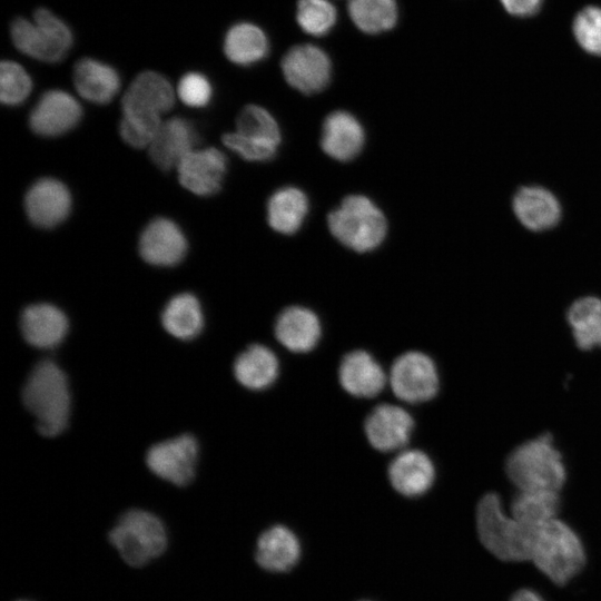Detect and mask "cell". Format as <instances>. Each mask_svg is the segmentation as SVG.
Returning a JSON list of instances; mask_svg holds the SVG:
<instances>
[{
    "label": "cell",
    "instance_id": "1",
    "mask_svg": "<svg viewBox=\"0 0 601 601\" xmlns=\"http://www.w3.org/2000/svg\"><path fill=\"white\" fill-rule=\"evenodd\" d=\"M504 467L518 491L559 492L566 480L562 453L549 433L519 444L508 455Z\"/></svg>",
    "mask_w": 601,
    "mask_h": 601
},
{
    "label": "cell",
    "instance_id": "2",
    "mask_svg": "<svg viewBox=\"0 0 601 601\" xmlns=\"http://www.w3.org/2000/svg\"><path fill=\"white\" fill-rule=\"evenodd\" d=\"M22 400L45 436L61 433L68 424L70 393L67 377L51 361L39 362L30 373Z\"/></svg>",
    "mask_w": 601,
    "mask_h": 601
},
{
    "label": "cell",
    "instance_id": "3",
    "mask_svg": "<svg viewBox=\"0 0 601 601\" xmlns=\"http://www.w3.org/2000/svg\"><path fill=\"white\" fill-rule=\"evenodd\" d=\"M579 535L563 521L553 519L534 530L531 559L558 585L566 584L585 564Z\"/></svg>",
    "mask_w": 601,
    "mask_h": 601
},
{
    "label": "cell",
    "instance_id": "4",
    "mask_svg": "<svg viewBox=\"0 0 601 601\" xmlns=\"http://www.w3.org/2000/svg\"><path fill=\"white\" fill-rule=\"evenodd\" d=\"M476 528L482 544L503 561L531 559L534 530L508 515L499 494L482 496L476 508Z\"/></svg>",
    "mask_w": 601,
    "mask_h": 601
},
{
    "label": "cell",
    "instance_id": "5",
    "mask_svg": "<svg viewBox=\"0 0 601 601\" xmlns=\"http://www.w3.org/2000/svg\"><path fill=\"white\" fill-rule=\"evenodd\" d=\"M327 225L342 245L357 253L376 249L387 234L383 211L364 195L346 196L328 213Z\"/></svg>",
    "mask_w": 601,
    "mask_h": 601
},
{
    "label": "cell",
    "instance_id": "6",
    "mask_svg": "<svg viewBox=\"0 0 601 601\" xmlns=\"http://www.w3.org/2000/svg\"><path fill=\"white\" fill-rule=\"evenodd\" d=\"M10 37L20 52L48 63L62 60L73 41L68 24L47 8H38L32 20L13 19Z\"/></svg>",
    "mask_w": 601,
    "mask_h": 601
},
{
    "label": "cell",
    "instance_id": "7",
    "mask_svg": "<svg viewBox=\"0 0 601 601\" xmlns=\"http://www.w3.org/2000/svg\"><path fill=\"white\" fill-rule=\"evenodd\" d=\"M111 544L131 566H141L167 548V532L152 513L130 510L121 515L109 533Z\"/></svg>",
    "mask_w": 601,
    "mask_h": 601
},
{
    "label": "cell",
    "instance_id": "8",
    "mask_svg": "<svg viewBox=\"0 0 601 601\" xmlns=\"http://www.w3.org/2000/svg\"><path fill=\"white\" fill-rule=\"evenodd\" d=\"M221 141L247 161H266L276 155L282 134L268 110L247 105L236 119V130L225 134Z\"/></svg>",
    "mask_w": 601,
    "mask_h": 601
},
{
    "label": "cell",
    "instance_id": "9",
    "mask_svg": "<svg viewBox=\"0 0 601 601\" xmlns=\"http://www.w3.org/2000/svg\"><path fill=\"white\" fill-rule=\"evenodd\" d=\"M390 383L397 398L420 403L430 401L437 394L440 376L434 361L428 355L410 351L394 361Z\"/></svg>",
    "mask_w": 601,
    "mask_h": 601
},
{
    "label": "cell",
    "instance_id": "10",
    "mask_svg": "<svg viewBox=\"0 0 601 601\" xmlns=\"http://www.w3.org/2000/svg\"><path fill=\"white\" fill-rule=\"evenodd\" d=\"M280 69L287 83L304 95L321 92L332 77L328 55L311 43L289 48L282 58Z\"/></svg>",
    "mask_w": 601,
    "mask_h": 601
},
{
    "label": "cell",
    "instance_id": "11",
    "mask_svg": "<svg viewBox=\"0 0 601 601\" xmlns=\"http://www.w3.org/2000/svg\"><path fill=\"white\" fill-rule=\"evenodd\" d=\"M197 451L196 440L185 434L150 447L146 462L157 476L175 485H186L194 477Z\"/></svg>",
    "mask_w": 601,
    "mask_h": 601
},
{
    "label": "cell",
    "instance_id": "12",
    "mask_svg": "<svg viewBox=\"0 0 601 601\" xmlns=\"http://www.w3.org/2000/svg\"><path fill=\"white\" fill-rule=\"evenodd\" d=\"M82 108L69 92L52 89L43 92L29 115L31 130L42 137L61 136L80 121Z\"/></svg>",
    "mask_w": 601,
    "mask_h": 601
},
{
    "label": "cell",
    "instance_id": "13",
    "mask_svg": "<svg viewBox=\"0 0 601 601\" xmlns=\"http://www.w3.org/2000/svg\"><path fill=\"white\" fill-rule=\"evenodd\" d=\"M72 198L68 187L52 177L35 181L26 193L24 210L37 227L52 228L70 214Z\"/></svg>",
    "mask_w": 601,
    "mask_h": 601
},
{
    "label": "cell",
    "instance_id": "14",
    "mask_svg": "<svg viewBox=\"0 0 601 601\" xmlns=\"http://www.w3.org/2000/svg\"><path fill=\"white\" fill-rule=\"evenodd\" d=\"M174 104L170 82L162 75L148 70L131 81L121 99V110L122 115L160 118Z\"/></svg>",
    "mask_w": 601,
    "mask_h": 601
},
{
    "label": "cell",
    "instance_id": "15",
    "mask_svg": "<svg viewBox=\"0 0 601 601\" xmlns=\"http://www.w3.org/2000/svg\"><path fill=\"white\" fill-rule=\"evenodd\" d=\"M188 243L181 228L171 219L158 217L142 230L138 249L141 258L150 265L169 267L183 260Z\"/></svg>",
    "mask_w": 601,
    "mask_h": 601
},
{
    "label": "cell",
    "instance_id": "16",
    "mask_svg": "<svg viewBox=\"0 0 601 601\" xmlns=\"http://www.w3.org/2000/svg\"><path fill=\"white\" fill-rule=\"evenodd\" d=\"M179 183L198 196H210L221 188L227 173L226 156L217 148L194 149L178 164Z\"/></svg>",
    "mask_w": 601,
    "mask_h": 601
},
{
    "label": "cell",
    "instance_id": "17",
    "mask_svg": "<svg viewBox=\"0 0 601 601\" xmlns=\"http://www.w3.org/2000/svg\"><path fill=\"white\" fill-rule=\"evenodd\" d=\"M413 426V417L407 411L384 403L377 405L366 417L365 434L374 449L392 452L408 442Z\"/></svg>",
    "mask_w": 601,
    "mask_h": 601
},
{
    "label": "cell",
    "instance_id": "18",
    "mask_svg": "<svg viewBox=\"0 0 601 601\" xmlns=\"http://www.w3.org/2000/svg\"><path fill=\"white\" fill-rule=\"evenodd\" d=\"M512 210L523 227L544 231L556 226L562 208L556 196L542 186H523L512 198Z\"/></svg>",
    "mask_w": 601,
    "mask_h": 601
},
{
    "label": "cell",
    "instance_id": "19",
    "mask_svg": "<svg viewBox=\"0 0 601 601\" xmlns=\"http://www.w3.org/2000/svg\"><path fill=\"white\" fill-rule=\"evenodd\" d=\"M364 144V128L351 112L335 110L324 119L321 147L331 158L338 161H349L358 156Z\"/></svg>",
    "mask_w": 601,
    "mask_h": 601
},
{
    "label": "cell",
    "instance_id": "20",
    "mask_svg": "<svg viewBox=\"0 0 601 601\" xmlns=\"http://www.w3.org/2000/svg\"><path fill=\"white\" fill-rule=\"evenodd\" d=\"M199 140L194 125L184 118L174 117L161 122L149 148L152 162L162 170L177 168L180 160Z\"/></svg>",
    "mask_w": 601,
    "mask_h": 601
},
{
    "label": "cell",
    "instance_id": "21",
    "mask_svg": "<svg viewBox=\"0 0 601 601\" xmlns=\"http://www.w3.org/2000/svg\"><path fill=\"white\" fill-rule=\"evenodd\" d=\"M342 387L356 397H373L382 392L386 375L382 366L366 351L356 349L347 353L338 368Z\"/></svg>",
    "mask_w": 601,
    "mask_h": 601
},
{
    "label": "cell",
    "instance_id": "22",
    "mask_svg": "<svg viewBox=\"0 0 601 601\" xmlns=\"http://www.w3.org/2000/svg\"><path fill=\"white\" fill-rule=\"evenodd\" d=\"M317 315L304 306H289L282 311L275 323V337L290 352L312 351L321 338Z\"/></svg>",
    "mask_w": 601,
    "mask_h": 601
},
{
    "label": "cell",
    "instance_id": "23",
    "mask_svg": "<svg viewBox=\"0 0 601 601\" xmlns=\"http://www.w3.org/2000/svg\"><path fill=\"white\" fill-rule=\"evenodd\" d=\"M393 487L406 496L424 494L434 483L435 467L430 456L420 450L401 452L390 464Z\"/></svg>",
    "mask_w": 601,
    "mask_h": 601
},
{
    "label": "cell",
    "instance_id": "24",
    "mask_svg": "<svg viewBox=\"0 0 601 601\" xmlns=\"http://www.w3.org/2000/svg\"><path fill=\"white\" fill-rule=\"evenodd\" d=\"M20 324L26 341L38 348L55 347L68 329L66 315L58 307L46 303L28 306L21 315Z\"/></svg>",
    "mask_w": 601,
    "mask_h": 601
},
{
    "label": "cell",
    "instance_id": "25",
    "mask_svg": "<svg viewBox=\"0 0 601 601\" xmlns=\"http://www.w3.org/2000/svg\"><path fill=\"white\" fill-rule=\"evenodd\" d=\"M78 93L93 104H108L120 89V77L115 68L92 58L77 61L72 73Z\"/></svg>",
    "mask_w": 601,
    "mask_h": 601
},
{
    "label": "cell",
    "instance_id": "26",
    "mask_svg": "<svg viewBox=\"0 0 601 601\" xmlns=\"http://www.w3.org/2000/svg\"><path fill=\"white\" fill-rule=\"evenodd\" d=\"M299 556V541L284 525H274L267 529L257 541L255 558L257 563L267 571H288L297 563Z\"/></svg>",
    "mask_w": 601,
    "mask_h": 601
},
{
    "label": "cell",
    "instance_id": "27",
    "mask_svg": "<svg viewBox=\"0 0 601 601\" xmlns=\"http://www.w3.org/2000/svg\"><path fill=\"white\" fill-rule=\"evenodd\" d=\"M309 210L306 194L294 186L275 190L267 201V220L272 229L293 235L303 226Z\"/></svg>",
    "mask_w": 601,
    "mask_h": 601
},
{
    "label": "cell",
    "instance_id": "28",
    "mask_svg": "<svg viewBox=\"0 0 601 601\" xmlns=\"http://www.w3.org/2000/svg\"><path fill=\"white\" fill-rule=\"evenodd\" d=\"M224 53L238 66H252L262 61L269 51V41L264 30L252 22H237L226 32Z\"/></svg>",
    "mask_w": 601,
    "mask_h": 601
},
{
    "label": "cell",
    "instance_id": "29",
    "mask_svg": "<svg viewBox=\"0 0 601 601\" xmlns=\"http://www.w3.org/2000/svg\"><path fill=\"white\" fill-rule=\"evenodd\" d=\"M278 359L274 352L260 344H253L243 351L234 363L236 380L249 390L270 386L278 375Z\"/></svg>",
    "mask_w": 601,
    "mask_h": 601
},
{
    "label": "cell",
    "instance_id": "30",
    "mask_svg": "<svg viewBox=\"0 0 601 601\" xmlns=\"http://www.w3.org/2000/svg\"><path fill=\"white\" fill-rule=\"evenodd\" d=\"M575 345L583 351L601 348V298L587 295L572 302L565 314Z\"/></svg>",
    "mask_w": 601,
    "mask_h": 601
},
{
    "label": "cell",
    "instance_id": "31",
    "mask_svg": "<svg viewBox=\"0 0 601 601\" xmlns=\"http://www.w3.org/2000/svg\"><path fill=\"white\" fill-rule=\"evenodd\" d=\"M347 12L354 26L367 35L390 31L398 21L396 0H347Z\"/></svg>",
    "mask_w": 601,
    "mask_h": 601
},
{
    "label": "cell",
    "instance_id": "32",
    "mask_svg": "<svg viewBox=\"0 0 601 601\" xmlns=\"http://www.w3.org/2000/svg\"><path fill=\"white\" fill-rule=\"evenodd\" d=\"M165 329L180 339L194 338L203 327V313L198 299L183 293L174 296L161 314Z\"/></svg>",
    "mask_w": 601,
    "mask_h": 601
},
{
    "label": "cell",
    "instance_id": "33",
    "mask_svg": "<svg viewBox=\"0 0 601 601\" xmlns=\"http://www.w3.org/2000/svg\"><path fill=\"white\" fill-rule=\"evenodd\" d=\"M559 510V492L552 491H518L511 502V515L532 529L555 519Z\"/></svg>",
    "mask_w": 601,
    "mask_h": 601
},
{
    "label": "cell",
    "instance_id": "34",
    "mask_svg": "<svg viewBox=\"0 0 601 601\" xmlns=\"http://www.w3.org/2000/svg\"><path fill=\"white\" fill-rule=\"evenodd\" d=\"M296 21L307 35L323 37L336 24L337 10L331 0H298Z\"/></svg>",
    "mask_w": 601,
    "mask_h": 601
},
{
    "label": "cell",
    "instance_id": "35",
    "mask_svg": "<svg viewBox=\"0 0 601 601\" xmlns=\"http://www.w3.org/2000/svg\"><path fill=\"white\" fill-rule=\"evenodd\" d=\"M32 80L26 69L12 60L0 65V99L3 105L18 106L30 95Z\"/></svg>",
    "mask_w": 601,
    "mask_h": 601
},
{
    "label": "cell",
    "instance_id": "36",
    "mask_svg": "<svg viewBox=\"0 0 601 601\" xmlns=\"http://www.w3.org/2000/svg\"><path fill=\"white\" fill-rule=\"evenodd\" d=\"M573 35L588 53L601 56V8L590 6L573 20Z\"/></svg>",
    "mask_w": 601,
    "mask_h": 601
},
{
    "label": "cell",
    "instance_id": "37",
    "mask_svg": "<svg viewBox=\"0 0 601 601\" xmlns=\"http://www.w3.org/2000/svg\"><path fill=\"white\" fill-rule=\"evenodd\" d=\"M160 125V118L122 115L119 134L127 145L145 148L151 145Z\"/></svg>",
    "mask_w": 601,
    "mask_h": 601
},
{
    "label": "cell",
    "instance_id": "38",
    "mask_svg": "<svg viewBox=\"0 0 601 601\" xmlns=\"http://www.w3.org/2000/svg\"><path fill=\"white\" fill-rule=\"evenodd\" d=\"M177 95L186 106L201 108L210 102L213 87L205 75L190 71L180 78L177 86Z\"/></svg>",
    "mask_w": 601,
    "mask_h": 601
},
{
    "label": "cell",
    "instance_id": "39",
    "mask_svg": "<svg viewBox=\"0 0 601 601\" xmlns=\"http://www.w3.org/2000/svg\"><path fill=\"white\" fill-rule=\"evenodd\" d=\"M504 9L515 17H530L535 14L542 0H500Z\"/></svg>",
    "mask_w": 601,
    "mask_h": 601
},
{
    "label": "cell",
    "instance_id": "40",
    "mask_svg": "<svg viewBox=\"0 0 601 601\" xmlns=\"http://www.w3.org/2000/svg\"><path fill=\"white\" fill-rule=\"evenodd\" d=\"M510 601H545L541 594L531 589H522L516 591Z\"/></svg>",
    "mask_w": 601,
    "mask_h": 601
}]
</instances>
